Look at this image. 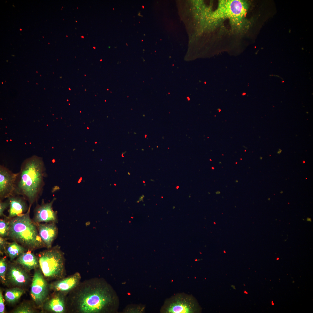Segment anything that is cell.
Wrapping results in <instances>:
<instances>
[{"label":"cell","mask_w":313,"mask_h":313,"mask_svg":"<svg viewBox=\"0 0 313 313\" xmlns=\"http://www.w3.org/2000/svg\"><path fill=\"white\" fill-rule=\"evenodd\" d=\"M18 264L10 266L7 269L6 282L11 285L20 286L26 284L29 280L27 270Z\"/></svg>","instance_id":"obj_10"},{"label":"cell","mask_w":313,"mask_h":313,"mask_svg":"<svg viewBox=\"0 0 313 313\" xmlns=\"http://www.w3.org/2000/svg\"><path fill=\"white\" fill-rule=\"evenodd\" d=\"M59 292L53 296L46 302L45 308L48 311L53 313H63L66 310L64 299L61 293Z\"/></svg>","instance_id":"obj_14"},{"label":"cell","mask_w":313,"mask_h":313,"mask_svg":"<svg viewBox=\"0 0 313 313\" xmlns=\"http://www.w3.org/2000/svg\"><path fill=\"white\" fill-rule=\"evenodd\" d=\"M272 305H274V303H273V301H272Z\"/></svg>","instance_id":"obj_24"},{"label":"cell","mask_w":313,"mask_h":313,"mask_svg":"<svg viewBox=\"0 0 313 313\" xmlns=\"http://www.w3.org/2000/svg\"><path fill=\"white\" fill-rule=\"evenodd\" d=\"M8 200L9 204L8 218L11 219L23 214L29 209L27 200L21 195L14 194L8 197Z\"/></svg>","instance_id":"obj_12"},{"label":"cell","mask_w":313,"mask_h":313,"mask_svg":"<svg viewBox=\"0 0 313 313\" xmlns=\"http://www.w3.org/2000/svg\"><path fill=\"white\" fill-rule=\"evenodd\" d=\"M198 305L193 296L179 293L165 301L161 312L164 313H195L198 312Z\"/></svg>","instance_id":"obj_6"},{"label":"cell","mask_w":313,"mask_h":313,"mask_svg":"<svg viewBox=\"0 0 313 313\" xmlns=\"http://www.w3.org/2000/svg\"><path fill=\"white\" fill-rule=\"evenodd\" d=\"M17 173H14L3 165L0 166V199L8 198L14 194Z\"/></svg>","instance_id":"obj_8"},{"label":"cell","mask_w":313,"mask_h":313,"mask_svg":"<svg viewBox=\"0 0 313 313\" xmlns=\"http://www.w3.org/2000/svg\"><path fill=\"white\" fill-rule=\"evenodd\" d=\"M24 292L23 290L18 287L8 289L6 291L5 299L9 303L13 304L19 300Z\"/></svg>","instance_id":"obj_17"},{"label":"cell","mask_w":313,"mask_h":313,"mask_svg":"<svg viewBox=\"0 0 313 313\" xmlns=\"http://www.w3.org/2000/svg\"><path fill=\"white\" fill-rule=\"evenodd\" d=\"M70 293L69 307L73 312H106L111 310L115 303V296L110 287L98 279L80 283Z\"/></svg>","instance_id":"obj_1"},{"label":"cell","mask_w":313,"mask_h":313,"mask_svg":"<svg viewBox=\"0 0 313 313\" xmlns=\"http://www.w3.org/2000/svg\"><path fill=\"white\" fill-rule=\"evenodd\" d=\"M7 264L6 259L2 257L0 260V277L2 282L3 283L6 282V276Z\"/></svg>","instance_id":"obj_19"},{"label":"cell","mask_w":313,"mask_h":313,"mask_svg":"<svg viewBox=\"0 0 313 313\" xmlns=\"http://www.w3.org/2000/svg\"><path fill=\"white\" fill-rule=\"evenodd\" d=\"M31 206L27 212L11 219L8 236L22 246L34 249L44 245L39 233L38 227L30 216Z\"/></svg>","instance_id":"obj_3"},{"label":"cell","mask_w":313,"mask_h":313,"mask_svg":"<svg viewBox=\"0 0 313 313\" xmlns=\"http://www.w3.org/2000/svg\"><path fill=\"white\" fill-rule=\"evenodd\" d=\"M16 262L27 270L36 269L39 265L38 259L30 252H25L21 254L17 257Z\"/></svg>","instance_id":"obj_15"},{"label":"cell","mask_w":313,"mask_h":313,"mask_svg":"<svg viewBox=\"0 0 313 313\" xmlns=\"http://www.w3.org/2000/svg\"><path fill=\"white\" fill-rule=\"evenodd\" d=\"M8 243H7L6 240L4 238L0 236V250H5L6 246Z\"/></svg>","instance_id":"obj_23"},{"label":"cell","mask_w":313,"mask_h":313,"mask_svg":"<svg viewBox=\"0 0 313 313\" xmlns=\"http://www.w3.org/2000/svg\"><path fill=\"white\" fill-rule=\"evenodd\" d=\"M81 276L78 272L74 273L66 278L55 281L52 283L51 288L54 291L61 293L71 292L80 283Z\"/></svg>","instance_id":"obj_11"},{"label":"cell","mask_w":313,"mask_h":313,"mask_svg":"<svg viewBox=\"0 0 313 313\" xmlns=\"http://www.w3.org/2000/svg\"><path fill=\"white\" fill-rule=\"evenodd\" d=\"M247 6V3L242 0L219 1L217 8L212 14L211 18L218 23L228 19L232 25L240 28L242 27Z\"/></svg>","instance_id":"obj_4"},{"label":"cell","mask_w":313,"mask_h":313,"mask_svg":"<svg viewBox=\"0 0 313 313\" xmlns=\"http://www.w3.org/2000/svg\"><path fill=\"white\" fill-rule=\"evenodd\" d=\"M5 250L10 260H12L18 257L22 253L25 252L26 249L24 247L14 241L11 243H8Z\"/></svg>","instance_id":"obj_16"},{"label":"cell","mask_w":313,"mask_h":313,"mask_svg":"<svg viewBox=\"0 0 313 313\" xmlns=\"http://www.w3.org/2000/svg\"><path fill=\"white\" fill-rule=\"evenodd\" d=\"M48 294V286L41 272L35 271L32 281L30 295L34 301L40 305L45 301Z\"/></svg>","instance_id":"obj_7"},{"label":"cell","mask_w":313,"mask_h":313,"mask_svg":"<svg viewBox=\"0 0 313 313\" xmlns=\"http://www.w3.org/2000/svg\"><path fill=\"white\" fill-rule=\"evenodd\" d=\"M9 201L7 200L6 201H2L0 200V216H4L6 218H8L6 216L4 213L3 212L8 207H9Z\"/></svg>","instance_id":"obj_21"},{"label":"cell","mask_w":313,"mask_h":313,"mask_svg":"<svg viewBox=\"0 0 313 313\" xmlns=\"http://www.w3.org/2000/svg\"><path fill=\"white\" fill-rule=\"evenodd\" d=\"M5 311L4 300L1 290L0 291V313H3Z\"/></svg>","instance_id":"obj_22"},{"label":"cell","mask_w":313,"mask_h":313,"mask_svg":"<svg viewBox=\"0 0 313 313\" xmlns=\"http://www.w3.org/2000/svg\"><path fill=\"white\" fill-rule=\"evenodd\" d=\"M10 228V221L1 219L0 221V235L4 238L8 236Z\"/></svg>","instance_id":"obj_18"},{"label":"cell","mask_w":313,"mask_h":313,"mask_svg":"<svg viewBox=\"0 0 313 313\" xmlns=\"http://www.w3.org/2000/svg\"><path fill=\"white\" fill-rule=\"evenodd\" d=\"M46 174L42 158L34 156L25 160L17 173L14 194L22 196L31 206L42 194Z\"/></svg>","instance_id":"obj_2"},{"label":"cell","mask_w":313,"mask_h":313,"mask_svg":"<svg viewBox=\"0 0 313 313\" xmlns=\"http://www.w3.org/2000/svg\"><path fill=\"white\" fill-rule=\"evenodd\" d=\"M34 312L33 309L29 305L24 304L19 305L13 311L15 313H32Z\"/></svg>","instance_id":"obj_20"},{"label":"cell","mask_w":313,"mask_h":313,"mask_svg":"<svg viewBox=\"0 0 313 313\" xmlns=\"http://www.w3.org/2000/svg\"><path fill=\"white\" fill-rule=\"evenodd\" d=\"M56 200L54 198L50 202L45 203L43 199L40 205H37L34 211V222L37 223L41 222L54 223L57 221V212L54 211L52 205Z\"/></svg>","instance_id":"obj_9"},{"label":"cell","mask_w":313,"mask_h":313,"mask_svg":"<svg viewBox=\"0 0 313 313\" xmlns=\"http://www.w3.org/2000/svg\"><path fill=\"white\" fill-rule=\"evenodd\" d=\"M81 37H82V38H83V36H82Z\"/></svg>","instance_id":"obj_25"},{"label":"cell","mask_w":313,"mask_h":313,"mask_svg":"<svg viewBox=\"0 0 313 313\" xmlns=\"http://www.w3.org/2000/svg\"><path fill=\"white\" fill-rule=\"evenodd\" d=\"M39 265L44 276L51 279H60L65 273L64 258L60 250L54 247L41 252L39 255Z\"/></svg>","instance_id":"obj_5"},{"label":"cell","mask_w":313,"mask_h":313,"mask_svg":"<svg viewBox=\"0 0 313 313\" xmlns=\"http://www.w3.org/2000/svg\"><path fill=\"white\" fill-rule=\"evenodd\" d=\"M37 227L39 235L44 245L48 249L51 248L58 232L54 223H39Z\"/></svg>","instance_id":"obj_13"}]
</instances>
